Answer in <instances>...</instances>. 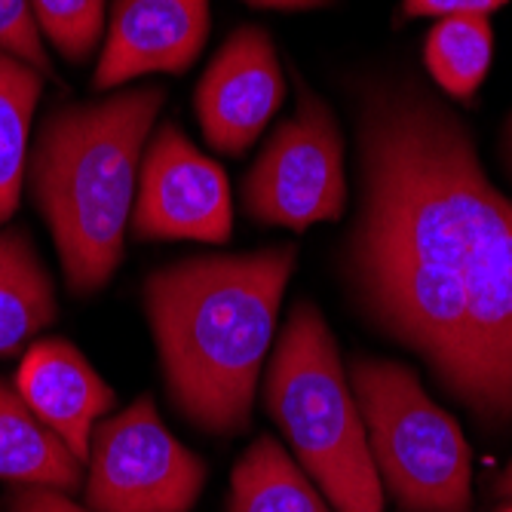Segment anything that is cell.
Returning <instances> with one entry per match:
<instances>
[{
  "label": "cell",
  "instance_id": "16",
  "mask_svg": "<svg viewBox=\"0 0 512 512\" xmlns=\"http://www.w3.org/2000/svg\"><path fill=\"white\" fill-rule=\"evenodd\" d=\"M494 59V28L488 16H448L433 25L424 43V65L439 89L467 102L485 83Z\"/></svg>",
  "mask_w": 512,
  "mask_h": 512
},
{
  "label": "cell",
  "instance_id": "9",
  "mask_svg": "<svg viewBox=\"0 0 512 512\" xmlns=\"http://www.w3.org/2000/svg\"><path fill=\"white\" fill-rule=\"evenodd\" d=\"M286 99L273 37L261 25H243L215 53L194 92L200 132L212 151L243 157L264 135Z\"/></svg>",
  "mask_w": 512,
  "mask_h": 512
},
{
  "label": "cell",
  "instance_id": "4",
  "mask_svg": "<svg viewBox=\"0 0 512 512\" xmlns=\"http://www.w3.org/2000/svg\"><path fill=\"white\" fill-rule=\"evenodd\" d=\"M264 405L335 512H384L362 414L322 310L301 298L264 375Z\"/></svg>",
  "mask_w": 512,
  "mask_h": 512
},
{
  "label": "cell",
  "instance_id": "17",
  "mask_svg": "<svg viewBox=\"0 0 512 512\" xmlns=\"http://www.w3.org/2000/svg\"><path fill=\"white\" fill-rule=\"evenodd\" d=\"M31 13L40 37L50 40L65 62L83 65L99 46L108 0H31Z\"/></svg>",
  "mask_w": 512,
  "mask_h": 512
},
{
  "label": "cell",
  "instance_id": "7",
  "mask_svg": "<svg viewBox=\"0 0 512 512\" xmlns=\"http://www.w3.org/2000/svg\"><path fill=\"white\" fill-rule=\"evenodd\" d=\"M83 479L92 512H191L206 463L166 430L151 396H138L92 430Z\"/></svg>",
  "mask_w": 512,
  "mask_h": 512
},
{
  "label": "cell",
  "instance_id": "11",
  "mask_svg": "<svg viewBox=\"0 0 512 512\" xmlns=\"http://www.w3.org/2000/svg\"><path fill=\"white\" fill-rule=\"evenodd\" d=\"M16 390L86 467L89 439L117 396L89 359L68 341L46 338L25 350Z\"/></svg>",
  "mask_w": 512,
  "mask_h": 512
},
{
  "label": "cell",
  "instance_id": "8",
  "mask_svg": "<svg viewBox=\"0 0 512 512\" xmlns=\"http://www.w3.org/2000/svg\"><path fill=\"white\" fill-rule=\"evenodd\" d=\"M129 221L138 240L227 243L234 230L227 172L178 123H163L142 157Z\"/></svg>",
  "mask_w": 512,
  "mask_h": 512
},
{
  "label": "cell",
  "instance_id": "2",
  "mask_svg": "<svg viewBox=\"0 0 512 512\" xmlns=\"http://www.w3.org/2000/svg\"><path fill=\"white\" fill-rule=\"evenodd\" d=\"M298 246L191 255L145 279V316L172 405L209 436L249 430Z\"/></svg>",
  "mask_w": 512,
  "mask_h": 512
},
{
  "label": "cell",
  "instance_id": "19",
  "mask_svg": "<svg viewBox=\"0 0 512 512\" xmlns=\"http://www.w3.org/2000/svg\"><path fill=\"white\" fill-rule=\"evenodd\" d=\"M509 0H402L405 16H488L500 7H506Z\"/></svg>",
  "mask_w": 512,
  "mask_h": 512
},
{
  "label": "cell",
  "instance_id": "18",
  "mask_svg": "<svg viewBox=\"0 0 512 512\" xmlns=\"http://www.w3.org/2000/svg\"><path fill=\"white\" fill-rule=\"evenodd\" d=\"M0 50L28 62L43 77H53V62L34 22L31 0H0Z\"/></svg>",
  "mask_w": 512,
  "mask_h": 512
},
{
  "label": "cell",
  "instance_id": "14",
  "mask_svg": "<svg viewBox=\"0 0 512 512\" xmlns=\"http://www.w3.org/2000/svg\"><path fill=\"white\" fill-rule=\"evenodd\" d=\"M227 512H332L310 476L273 436H258L230 473Z\"/></svg>",
  "mask_w": 512,
  "mask_h": 512
},
{
  "label": "cell",
  "instance_id": "21",
  "mask_svg": "<svg viewBox=\"0 0 512 512\" xmlns=\"http://www.w3.org/2000/svg\"><path fill=\"white\" fill-rule=\"evenodd\" d=\"M255 10H279V13H304V10H325L335 0H243Z\"/></svg>",
  "mask_w": 512,
  "mask_h": 512
},
{
  "label": "cell",
  "instance_id": "13",
  "mask_svg": "<svg viewBox=\"0 0 512 512\" xmlns=\"http://www.w3.org/2000/svg\"><path fill=\"white\" fill-rule=\"evenodd\" d=\"M56 316L53 276L28 230L0 224V356L19 353Z\"/></svg>",
  "mask_w": 512,
  "mask_h": 512
},
{
  "label": "cell",
  "instance_id": "1",
  "mask_svg": "<svg viewBox=\"0 0 512 512\" xmlns=\"http://www.w3.org/2000/svg\"><path fill=\"white\" fill-rule=\"evenodd\" d=\"M356 151L350 304L482 424H512V200L470 126L421 83L381 77L359 86Z\"/></svg>",
  "mask_w": 512,
  "mask_h": 512
},
{
  "label": "cell",
  "instance_id": "12",
  "mask_svg": "<svg viewBox=\"0 0 512 512\" xmlns=\"http://www.w3.org/2000/svg\"><path fill=\"white\" fill-rule=\"evenodd\" d=\"M0 479L65 494L83 485V463L7 384H0Z\"/></svg>",
  "mask_w": 512,
  "mask_h": 512
},
{
  "label": "cell",
  "instance_id": "10",
  "mask_svg": "<svg viewBox=\"0 0 512 512\" xmlns=\"http://www.w3.org/2000/svg\"><path fill=\"white\" fill-rule=\"evenodd\" d=\"M209 0H114L92 86L108 92L148 74H184L206 46Z\"/></svg>",
  "mask_w": 512,
  "mask_h": 512
},
{
  "label": "cell",
  "instance_id": "24",
  "mask_svg": "<svg viewBox=\"0 0 512 512\" xmlns=\"http://www.w3.org/2000/svg\"><path fill=\"white\" fill-rule=\"evenodd\" d=\"M500 512H512V503H509V506H503V509H500Z\"/></svg>",
  "mask_w": 512,
  "mask_h": 512
},
{
  "label": "cell",
  "instance_id": "5",
  "mask_svg": "<svg viewBox=\"0 0 512 512\" xmlns=\"http://www.w3.org/2000/svg\"><path fill=\"white\" fill-rule=\"evenodd\" d=\"M350 387L381 488L402 512H470L473 454L454 417L393 359H356Z\"/></svg>",
  "mask_w": 512,
  "mask_h": 512
},
{
  "label": "cell",
  "instance_id": "15",
  "mask_svg": "<svg viewBox=\"0 0 512 512\" xmlns=\"http://www.w3.org/2000/svg\"><path fill=\"white\" fill-rule=\"evenodd\" d=\"M43 96V74L0 50V224H7L22 200L31 151V123Z\"/></svg>",
  "mask_w": 512,
  "mask_h": 512
},
{
  "label": "cell",
  "instance_id": "3",
  "mask_svg": "<svg viewBox=\"0 0 512 512\" xmlns=\"http://www.w3.org/2000/svg\"><path fill=\"white\" fill-rule=\"evenodd\" d=\"M163 102L166 89L148 83L65 105L43 120L28 151V191L80 298L102 292L120 267L138 169Z\"/></svg>",
  "mask_w": 512,
  "mask_h": 512
},
{
  "label": "cell",
  "instance_id": "6",
  "mask_svg": "<svg viewBox=\"0 0 512 512\" xmlns=\"http://www.w3.org/2000/svg\"><path fill=\"white\" fill-rule=\"evenodd\" d=\"M243 209L258 224L286 230H307L344 215V138L332 108L310 86L301 83L295 117L270 132L246 172Z\"/></svg>",
  "mask_w": 512,
  "mask_h": 512
},
{
  "label": "cell",
  "instance_id": "22",
  "mask_svg": "<svg viewBox=\"0 0 512 512\" xmlns=\"http://www.w3.org/2000/svg\"><path fill=\"white\" fill-rule=\"evenodd\" d=\"M500 148H503L506 172L512 175V114H509V120H506V126H503V142H500Z\"/></svg>",
  "mask_w": 512,
  "mask_h": 512
},
{
  "label": "cell",
  "instance_id": "23",
  "mask_svg": "<svg viewBox=\"0 0 512 512\" xmlns=\"http://www.w3.org/2000/svg\"><path fill=\"white\" fill-rule=\"evenodd\" d=\"M497 497H503V500H512V460H509V467L500 473V479H497Z\"/></svg>",
  "mask_w": 512,
  "mask_h": 512
},
{
  "label": "cell",
  "instance_id": "20",
  "mask_svg": "<svg viewBox=\"0 0 512 512\" xmlns=\"http://www.w3.org/2000/svg\"><path fill=\"white\" fill-rule=\"evenodd\" d=\"M7 512H92L89 506H80L65 491L53 488H25L19 485L7 497Z\"/></svg>",
  "mask_w": 512,
  "mask_h": 512
}]
</instances>
